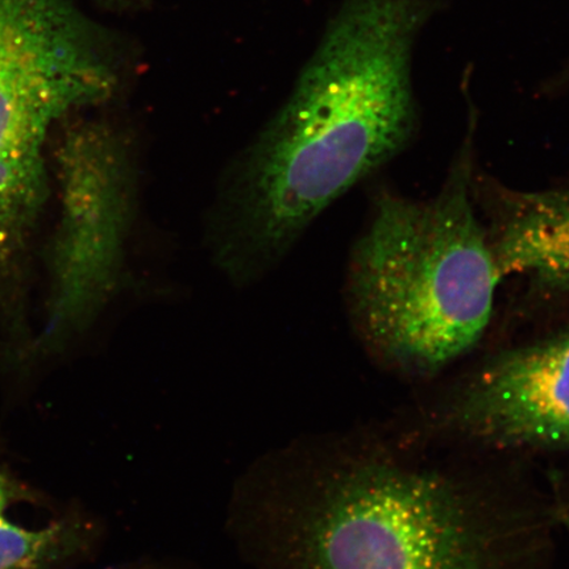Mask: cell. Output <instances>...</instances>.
<instances>
[{
    "mask_svg": "<svg viewBox=\"0 0 569 569\" xmlns=\"http://www.w3.org/2000/svg\"><path fill=\"white\" fill-rule=\"evenodd\" d=\"M488 233L500 279L528 274L569 290V189L493 191Z\"/></svg>",
    "mask_w": 569,
    "mask_h": 569,
    "instance_id": "obj_7",
    "label": "cell"
},
{
    "mask_svg": "<svg viewBox=\"0 0 569 569\" xmlns=\"http://www.w3.org/2000/svg\"><path fill=\"white\" fill-rule=\"evenodd\" d=\"M67 0H0V59L39 31Z\"/></svg>",
    "mask_w": 569,
    "mask_h": 569,
    "instance_id": "obj_9",
    "label": "cell"
},
{
    "mask_svg": "<svg viewBox=\"0 0 569 569\" xmlns=\"http://www.w3.org/2000/svg\"><path fill=\"white\" fill-rule=\"evenodd\" d=\"M462 158L437 197L383 194L353 248L348 303L381 366L432 380L473 350L493 316L498 276Z\"/></svg>",
    "mask_w": 569,
    "mask_h": 569,
    "instance_id": "obj_3",
    "label": "cell"
},
{
    "mask_svg": "<svg viewBox=\"0 0 569 569\" xmlns=\"http://www.w3.org/2000/svg\"><path fill=\"white\" fill-rule=\"evenodd\" d=\"M433 0H346L287 101L234 156L213 197L212 264L246 287L320 213L408 146L410 49Z\"/></svg>",
    "mask_w": 569,
    "mask_h": 569,
    "instance_id": "obj_1",
    "label": "cell"
},
{
    "mask_svg": "<svg viewBox=\"0 0 569 569\" xmlns=\"http://www.w3.org/2000/svg\"><path fill=\"white\" fill-rule=\"evenodd\" d=\"M54 152L59 216L49 251L44 339L63 343L101 315L123 279L137 208L133 140L104 120H70Z\"/></svg>",
    "mask_w": 569,
    "mask_h": 569,
    "instance_id": "obj_5",
    "label": "cell"
},
{
    "mask_svg": "<svg viewBox=\"0 0 569 569\" xmlns=\"http://www.w3.org/2000/svg\"><path fill=\"white\" fill-rule=\"evenodd\" d=\"M390 425L468 457L521 461L569 451V331L493 356Z\"/></svg>",
    "mask_w": 569,
    "mask_h": 569,
    "instance_id": "obj_6",
    "label": "cell"
},
{
    "mask_svg": "<svg viewBox=\"0 0 569 569\" xmlns=\"http://www.w3.org/2000/svg\"><path fill=\"white\" fill-rule=\"evenodd\" d=\"M59 528L30 530L0 517V569H36L60 549Z\"/></svg>",
    "mask_w": 569,
    "mask_h": 569,
    "instance_id": "obj_8",
    "label": "cell"
},
{
    "mask_svg": "<svg viewBox=\"0 0 569 569\" xmlns=\"http://www.w3.org/2000/svg\"><path fill=\"white\" fill-rule=\"evenodd\" d=\"M287 502V569H547L559 515L519 461L468 457L389 425L337 440Z\"/></svg>",
    "mask_w": 569,
    "mask_h": 569,
    "instance_id": "obj_2",
    "label": "cell"
},
{
    "mask_svg": "<svg viewBox=\"0 0 569 569\" xmlns=\"http://www.w3.org/2000/svg\"><path fill=\"white\" fill-rule=\"evenodd\" d=\"M116 56L69 2L0 59V279L31 238L47 201L53 127L119 87Z\"/></svg>",
    "mask_w": 569,
    "mask_h": 569,
    "instance_id": "obj_4",
    "label": "cell"
},
{
    "mask_svg": "<svg viewBox=\"0 0 569 569\" xmlns=\"http://www.w3.org/2000/svg\"><path fill=\"white\" fill-rule=\"evenodd\" d=\"M10 492L6 483L0 480V517H3L7 505H9Z\"/></svg>",
    "mask_w": 569,
    "mask_h": 569,
    "instance_id": "obj_10",
    "label": "cell"
}]
</instances>
